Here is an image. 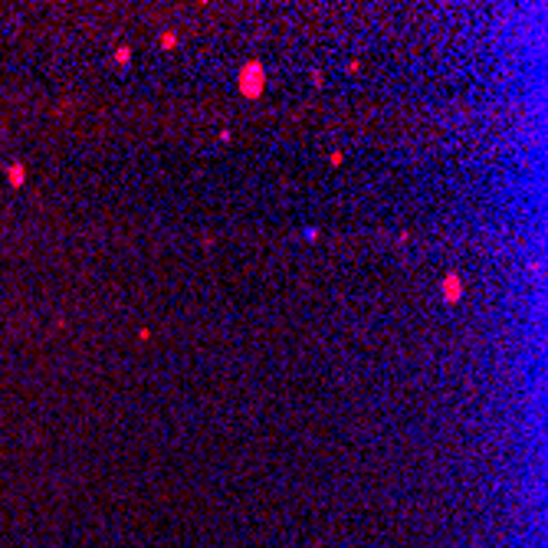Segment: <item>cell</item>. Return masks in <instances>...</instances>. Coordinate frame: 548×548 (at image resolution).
I'll use <instances>...</instances> for the list:
<instances>
[{
    "label": "cell",
    "mask_w": 548,
    "mask_h": 548,
    "mask_svg": "<svg viewBox=\"0 0 548 548\" xmlns=\"http://www.w3.org/2000/svg\"><path fill=\"white\" fill-rule=\"evenodd\" d=\"M112 59H115V66H128V59H132V46H118Z\"/></svg>",
    "instance_id": "cell-4"
},
{
    "label": "cell",
    "mask_w": 548,
    "mask_h": 548,
    "mask_svg": "<svg viewBox=\"0 0 548 548\" xmlns=\"http://www.w3.org/2000/svg\"><path fill=\"white\" fill-rule=\"evenodd\" d=\"M174 46H177V33H171V30L161 33V50H174Z\"/></svg>",
    "instance_id": "cell-5"
},
{
    "label": "cell",
    "mask_w": 548,
    "mask_h": 548,
    "mask_svg": "<svg viewBox=\"0 0 548 548\" xmlns=\"http://www.w3.org/2000/svg\"><path fill=\"white\" fill-rule=\"evenodd\" d=\"M236 86H240L243 99H259V96H263V89H266V66L259 63V59L243 63L240 76H236Z\"/></svg>",
    "instance_id": "cell-1"
},
{
    "label": "cell",
    "mask_w": 548,
    "mask_h": 548,
    "mask_svg": "<svg viewBox=\"0 0 548 548\" xmlns=\"http://www.w3.org/2000/svg\"><path fill=\"white\" fill-rule=\"evenodd\" d=\"M342 161H345V151H331V158H328V164H331V168H338Z\"/></svg>",
    "instance_id": "cell-6"
},
{
    "label": "cell",
    "mask_w": 548,
    "mask_h": 548,
    "mask_svg": "<svg viewBox=\"0 0 548 548\" xmlns=\"http://www.w3.org/2000/svg\"><path fill=\"white\" fill-rule=\"evenodd\" d=\"M7 181H10L13 187H20V184L27 181V171H23V164H10V168H7Z\"/></svg>",
    "instance_id": "cell-3"
},
{
    "label": "cell",
    "mask_w": 548,
    "mask_h": 548,
    "mask_svg": "<svg viewBox=\"0 0 548 548\" xmlns=\"http://www.w3.org/2000/svg\"><path fill=\"white\" fill-rule=\"evenodd\" d=\"M440 296H443L446 305H457L463 299V276L460 273H446L443 279H440Z\"/></svg>",
    "instance_id": "cell-2"
}]
</instances>
